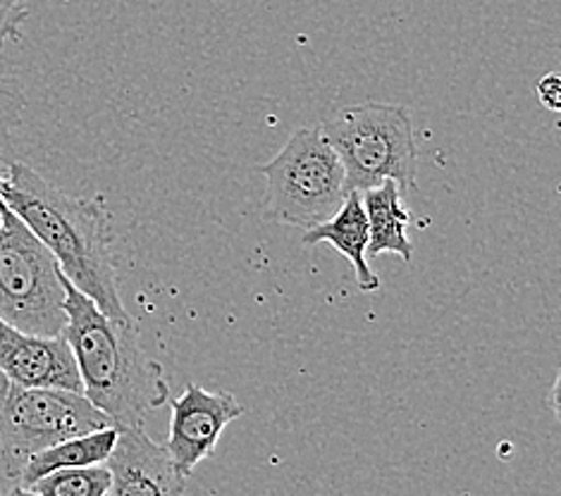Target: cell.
I'll use <instances>...</instances> for the list:
<instances>
[{
    "instance_id": "11",
    "label": "cell",
    "mask_w": 561,
    "mask_h": 496,
    "mask_svg": "<svg viewBox=\"0 0 561 496\" xmlns=\"http://www.w3.org/2000/svg\"><path fill=\"white\" fill-rule=\"evenodd\" d=\"M366 220H368V253L370 256H382V253H394V256L411 263L413 244L407 234L411 222L409 210L404 208L402 192L394 182H382L380 186L364 192Z\"/></svg>"
},
{
    "instance_id": "4",
    "label": "cell",
    "mask_w": 561,
    "mask_h": 496,
    "mask_svg": "<svg viewBox=\"0 0 561 496\" xmlns=\"http://www.w3.org/2000/svg\"><path fill=\"white\" fill-rule=\"evenodd\" d=\"M268 182L265 218L313 230L328 222L350 196V182L323 131L297 129L271 163L259 168Z\"/></svg>"
},
{
    "instance_id": "6",
    "label": "cell",
    "mask_w": 561,
    "mask_h": 496,
    "mask_svg": "<svg viewBox=\"0 0 561 496\" xmlns=\"http://www.w3.org/2000/svg\"><path fill=\"white\" fill-rule=\"evenodd\" d=\"M103 427L113 423L84 394L20 387L0 372V463L10 480H18L38 451Z\"/></svg>"
},
{
    "instance_id": "2",
    "label": "cell",
    "mask_w": 561,
    "mask_h": 496,
    "mask_svg": "<svg viewBox=\"0 0 561 496\" xmlns=\"http://www.w3.org/2000/svg\"><path fill=\"white\" fill-rule=\"evenodd\" d=\"M65 325L82 394L113 427H141L170 401L163 364L144 351L135 320H113L62 275Z\"/></svg>"
},
{
    "instance_id": "9",
    "label": "cell",
    "mask_w": 561,
    "mask_h": 496,
    "mask_svg": "<svg viewBox=\"0 0 561 496\" xmlns=\"http://www.w3.org/2000/svg\"><path fill=\"white\" fill-rule=\"evenodd\" d=\"M0 372L34 389H68L82 394V380L65 337H36L0 320Z\"/></svg>"
},
{
    "instance_id": "10",
    "label": "cell",
    "mask_w": 561,
    "mask_h": 496,
    "mask_svg": "<svg viewBox=\"0 0 561 496\" xmlns=\"http://www.w3.org/2000/svg\"><path fill=\"white\" fill-rule=\"evenodd\" d=\"M301 241L306 246L330 244L352 263L358 287L364 291H378L380 279L368 265V220L364 210V200L358 192H350L342 208L328 222L306 230Z\"/></svg>"
},
{
    "instance_id": "8",
    "label": "cell",
    "mask_w": 561,
    "mask_h": 496,
    "mask_svg": "<svg viewBox=\"0 0 561 496\" xmlns=\"http://www.w3.org/2000/svg\"><path fill=\"white\" fill-rule=\"evenodd\" d=\"M105 468L111 471L108 496H182L186 487L165 445H156L144 425L117 427Z\"/></svg>"
},
{
    "instance_id": "1",
    "label": "cell",
    "mask_w": 561,
    "mask_h": 496,
    "mask_svg": "<svg viewBox=\"0 0 561 496\" xmlns=\"http://www.w3.org/2000/svg\"><path fill=\"white\" fill-rule=\"evenodd\" d=\"M0 200L53 253L65 279L113 320H127L117 291L113 232L101 196L65 194L24 163L0 165Z\"/></svg>"
},
{
    "instance_id": "3",
    "label": "cell",
    "mask_w": 561,
    "mask_h": 496,
    "mask_svg": "<svg viewBox=\"0 0 561 496\" xmlns=\"http://www.w3.org/2000/svg\"><path fill=\"white\" fill-rule=\"evenodd\" d=\"M325 141L337 153L352 192L394 182L399 192H416L419 149L411 115L397 103H358L330 115Z\"/></svg>"
},
{
    "instance_id": "7",
    "label": "cell",
    "mask_w": 561,
    "mask_h": 496,
    "mask_svg": "<svg viewBox=\"0 0 561 496\" xmlns=\"http://www.w3.org/2000/svg\"><path fill=\"white\" fill-rule=\"evenodd\" d=\"M244 413L242 404L230 392H208L196 382L172 401L168 453L182 477H190L194 468L210 459L225 427Z\"/></svg>"
},
{
    "instance_id": "12",
    "label": "cell",
    "mask_w": 561,
    "mask_h": 496,
    "mask_svg": "<svg viewBox=\"0 0 561 496\" xmlns=\"http://www.w3.org/2000/svg\"><path fill=\"white\" fill-rule=\"evenodd\" d=\"M117 427H103V430L89 432L62 439L44 451L32 455L30 463L24 465L22 475L18 477V485L32 487L36 480H42L65 468H87V465H101L108 461V455L115 447Z\"/></svg>"
},
{
    "instance_id": "13",
    "label": "cell",
    "mask_w": 561,
    "mask_h": 496,
    "mask_svg": "<svg viewBox=\"0 0 561 496\" xmlns=\"http://www.w3.org/2000/svg\"><path fill=\"white\" fill-rule=\"evenodd\" d=\"M36 496H108L111 492V471L101 465L87 468H65L42 480H36L32 487Z\"/></svg>"
},
{
    "instance_id": "14",
    "label": "cell",
    "mask_w": 561,
    "mask_h": 496,
    "mask_svg": "<svg viewBox=\"0 0 561 496\" xmlns=\"http://www.w3.org/2000/svg\"><path fill=\"white\" fill-rule=\"evenodd\" d=\"M26 18H30V0H0V50L8 42H20Z\"/></svg>"
},
{
    "instance_id": "15",
    "label": "cell",
    "mask_w": 561,
    "mask_h": 496,
    "mask_svg": "<svg viewBox=\"0 0 561 496\" xmlns=\"http://www.w3.org/2000/svg\"><path fill=\"white\" fill-rule=\"evenodd\" d=\"M20 108H22V93L18 91L15 82L0 77V151H3L10 127L18 123Z\"/></svg>"
},
{
    "instance_id": "16",
    "label": "cell",
    "mask_w": 561,
    "mask_h": 496,
    "mask_svg": "<svg viewBox=\"0 0 561 496\" xmlns=\"http://www.w3.org/2000/svg\"><path fill=\"white\" fill-rule=\"evenodd\" d=\"M536 91H538L540 103L547 111H552V113L561 111V74L559 72L545 74L536 84Z\"/></svg>"
},
{
    "instance_id": "17",
    "label": "cell",
    "mask_w": 561,
    "mask_h": 496,
    "mask_svg": "<svg viewBox=\"0 0 561 496\" xmlns=\"http://www.w3.org/2000/svg\"><path fill=\"white\" fill-rule=\"evenodd\" d=\"M0 496H36L32 489H26V487H22V485H15V487H10V489H5L3 494Z\"/></svg>"
},
{
    "instance_id": "5",
    "label": "cell",
    "mask_w": 561,
    "mask_h": 496,
    "mask_svg": "<svg viewBox=\"0 0 561 496\" xmlns=\"http://www.w3.org/2000/svg\"><path fill=\"white\" fill-rule=\"evenodd\" d=\"M0 320L36 337H62V273L53 253L5 204L0 208Z\"/></svg>"
}]
</instances>
